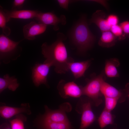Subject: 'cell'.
I'll list each match as a JSON object with an SVG mask.
<instances>
[{
	"label": "cell",
	"instance_id": "obj_18",
	"mask_svg": "<svg viewBox=\"0 0 129 129\" xmlns=\"http://www.w3.org/2000/svg\"><path fill=\"white\" fill-rule=\"evenodd\" d=\"M98 42L100 46L109 48L114 46L117 39V38L110 31L102 32Z\"/></svg>",
	"mask_w": 129,
	"mask_h": 129
},
{
	"label": "cell",
	"instance_id": "obj_8",
	"mask_svg": "<svg viewBox=\"0 0 129 129\" xmlns=\"http://www.w3.org/2000/svg\"><path fill=\"white\" fill-rule=\"evenodd\" d=\"M35 18L38 21L39 23L47 25H53V29L55 31L59 30V24L64 25L66 23V18L64 15H61L58 17L52 12H42L39 11Z\"/></svg>",
	"mask_w": 129,
	"mask_h": 129
},
{
	"label": "cell",
	"instance_id": "obj_29",
	"mask_svg": "<svg viewBox=\"0 0 129 129\" xmlns=\"http://www.w3.org/2000/svg\"><path fill=\"white\" fill-rule=\"evenodd\" d=\"M125 89L126 92L127 96L129 98V83H128L126 85Z\"/></svg>",
	"mask_w": 129,
	"mask_h": 129
},
{
	"label": "cell",
	"instance_id": "obj_6",
	"mask_svg": "<svg viewBox=\"0 0 129 129\" xmlns=\"http://www.w3.org/2000/svg\"><path fill=\"white\" fill-rule=\"evenodd\" d=\"M51 66L50 63L44 62L36 64L32 67L31 78L36 86L38 87L42 84L47 86V76Z\"/></svg>",
	"mask_w": 129,
	"mask_h": 129
},
{
	"label": "cell",
	"instance_id": "obj_25",
	"mask_svg": "<svg viewBox=\"0 0 129 129\" xmlns=\"http://www.w3.org/2000/svg\"><path fill=\"white\" fill-rule=\"evenodd\" d=\"M108 24L111 26L118 24L119 19L118 16L114 14H110L106 17Z\"/></svg>",
	"mask_w": 129,
	"mask_h": 129
},
{
	"label": "cell",
	"instance_id": "obj_9",
	"mask_svg": "<svg viewBox=\"0 0 129 129\" xmlns=\"http://www.w3.org/2000/svg\"><path fill=\"white\" fill-rule=\"evenodd\" d=\"M47 25L42 23L32 22L23 27V32L24 38L29 40H33L35 36L44 33Z\"/></svg>",
	"mask_w": 129,
	"mask_h": 129
},
{
	"label": "cell",
	"instance_id": "obj_10",
	"mask_svg": "<svg viewBox=\"0 0 129 129\" xmlns=\"http://www.w3.org/2000/svg\"><path fill=\"white\" fill-rule=\"evenodd\" d=\"M20 107H14L7 106H1L0 107V115L2 118L9 119L14 116L22 113L28 115L31 114L30 107L28 103L22 104Z\"/></svg>",
	"mask_w": 129,
	"mask_h": 129
},
{
	"label": "cell",
	"instance_id": "obj_7",
	"mask_svg": "<svg viewBox=\"0 0 129 129\" xmlns=\"http://www.w3.org/2000/svg\"><path fill=\"white\" fill-rule=\"evenodd\" d=\"M60 95L64 98L69 97L77 98L83 95L82 86H78L74 82H67L60 80L57 86Z\"/></svg>",
	"mask_w": 129,
	"mask_h": 129
},
{
	"label": "cell",
	"instance_id": "obj_14",
	"mask_svg": "<svg viewBox=\"0 0 129 129\" xmlns=\"http://www.w3.org/2000/svg\"><path fill=\"white\" fill-rule=\"evenodd\" d=\"M91 60L72 62L69 65V70L72 73L75 79H77L84 75L85 72L90 65Z\"/></svg>",
	"mask_w": 129,
	"mask_h": 129
},
{
	"label": "cell",
	"instance_id": "obj_24",
	"mask_svg": "<svg viewBox=\"0 0 129 129\" xmlns=\"http://www.w3.org/2000/svg\"><path fill=\"white\" fill-rule=\"evenodd\" d=\"M11 129H25L23 120L16 118L10 121Z\"/></svg>",
	"mask_w": 129,
	"mask_h": 129
},
{
	"label": "cell",
	"instance_id": "obj_17",
	"mask_svg": "<svg viewBox=\"0 0 129 129\" xmlns=\"http://www.w3.org/2000/svg\"><path fill=\"white\" fill-rule=\"evenodd\" d=\"M120 63L118 59L113 58L106 61L105 68V73L106 76L109 78L118 77L119 74L117 69Z\"/></svg>",
	"mask_w": 129,
	"mask_h": 129
},
{
	"label": "cell",
	"instance_id": "obj_12",
	"mask_svg": "<svg viewBox=\"0 0 129 129\" xmlns=\"http://www.w3.org/2000/svg\"><path fill=\"white\" fill-rule=\"evenodd\" d=\"M106 14L102 10L96 11L92 14L89 21V25L94 23L99 28L101 32L110 31L111 26L108 23Z\"/></svg>",
	"mask_w": 129,
	"mask_h": 129
},
{
	"label": "cell",
	"instance_id": "obj_28",
	"mask_svg": "<svg viewBox=\"0 0 129 129\" xmlns=\"http://www.w3.org/2000/svg\"><path fill=\"white\" fill-rule=\"evenodd\" d=\"M60 6L66 10H68L70 1L68 0H57Z\"/></svg>",
	"mask_w": 129,
	"mask_h": 129
},
{
	"label": "cell",
	"instance_id": "obj_26",
	"mask_svg": "<svg viewBox=\"0 0 129 129\" xmlns=\"http://www.w3.org/2000/svg\"><path fill=\"white\" fill-rule=\"evenodd\" d=\"M119 25L126 37L129 38V21H124L121 22Z\"/></svg>",
	"mask_w": 129,
	"mask_h": 129
},
{
	"label": "cell",
	"instance_id": "obj_27",
	"mask_svg": "<svg viewBox=\"0 0 129 129\" xmlns=\"http://www.w3.org/2000/svg\"><path fill=\"white\" fill-rule=\"evenodd\" d=\"M25 0H15L13 2L12 9L16 10L17 8H20L22 7L24 3Z\"/></svg>",
	"mask_w": 129,
	"mask_h": 129
},
{
	"label": "cell",
	"instance_id": "obj_16",
	"mask_svg": "<svg viewBox=\"0 0 129 129\" xmlns=\"http://www.w3.org/2000/svg\"><path fill=\"white\" fill-rule=\"evenodd\" d=\"M19 84L17 80L14 76L10 77L6 74L0 78V93L6 88L14 91L19 87Z\"/></svg>",
	"mask_w": 129,
	"mask_h": 129
},
{
	"label": "cell",
	"instance_id": "obj_15",
	"mask_svg": "<svg viewBox=\"0 0 129 129\" xmlns=\"http://www.w3.org/2000/svg\"><path fill=\"white\" fill-rule=\"evenodd\" d=\"M106 82L104 80L102 81L101 86V91L104 97L117 99L120 102L124 101L123 92Z\"/></svg>",
	"mask_w": 129,
	"mask_h": 129
},
{
	"label": "cell",
	"instance_id": "obj_19",
	"mask_svg": "<svg viewBox=\"0 0 129 129\" xmlns=\"http://www.w3.org/2000/svg\"><path fill=\"white\" fill-rule=\"evenodd\" d=\"M115 117L112 114L111 111L104 108L98 120L100 128L102 129L108 125L113 124Z\"/></svg>",
	"mask_w": 129,
	"mask_h": 129
},
{
	"label": "cell",
	"instance_id": "obj_11",
	"mask_svg": "<svg viewBox=\"0 0 129 129\" xmlns=\"http://www.w3.org/2000/svg\"><path fill=\"white\" fill-rule=\"evenodd\" d=\"M7 22L11 18L28 19L35 18L39 11L36 10H13L9 11L3 9Z\"/></svg>",
	"mask_w": 129,
	"mask_h": 129
},
{
	"label": "cell",
	"instance_id": "obj_13",
	"mask_svg": "<svg viewBox=\"0 0 129 129\" xmlns=\"http://www.w3.org/2000/svg\"><path fill=\"white\" fill-rule=\"evenodd\" d=\"M82 107V114L80 129H85L94 122L96 118L90 102L83 103Z\"/></svg>",
	"mask_w": 129,
	"mask_h": 129
},
{
	"label": "cell",
	"instance_id": "obj_23",
	"mask_svg": "<svg viewBox=\"0 0 129 129\" xmlns=\"http://www.w3.org/2000/svg\"><path fill=\"white\" fill-rule=\"evenodd\" d=\"M105 102V109L111 111L116 107L118 100L116 98L104 97Z\"/></svg>",
	"mask_w": 129,
	"mask_h": 129
},
{
	"label": "cell",
	"instance_id": "obj_22",
	"mask_svg": "<svg viewBox=\"0 0 129 129\" xmlns=\"http://www.w3.org/2000/svg\"><path fill=\"white\" fill-rule=\"evenodd\" d=\"M110 31L119 40H124L126 37L119 25L111 26Z\"/></svg>",
	"mask_w": 129,
	"mask_h": 129
},
{
	"label": "cell",
	"instance_id": "obj_1",
	"mask_svg": "<svg viewBox=\"0 0 129 129\" xmlns=\"http://www.w3.org/2000/svg\"><path fill=\"white\" fill-rule=\"evenodd\" d=\"M66 36L60 32L57 34L56 40L51 45L46 43L41 46L42 53L45 59L44 62L50 63L54 67V70L59 74H65L69 70V63L74 59L68 56L67 49L63 41Z\"/></svg>",
	"mask_w": 129,
	"mask_h": 129
},
{
	"label": "cell",
	"instance_id": "obj_20",
	"mask_svg": "<svg viewBox=\"0 0 129 129\" xmlns=\"http://www.w3.org/2000/svg\"><path fill=\"white\" fill-rule=\"evenodd\" d=\"M42 124L43 129H71L69 121L59 123L43 120Z\"/></svg>",
	"mask_w": 129,
	"mask_h": 129
},
{
	"label": "cell",
	"instance_id": "obj_21",
	"mask_svg": "<svg viewBox=\"0 0 129 129\" xmlns=\"http://www.w3.org/2000/svg\"><path fill=\"white\" fill-rule=\"evenodd\" d=\"M7 22L5 13L3 9L0 7V27L2 29L3 32L6 36L9 35L11 33L10 28L6 26Z\"/></svg>",
	"mask_w": 129,
	"mask_h": 129
},
{
	"label": "cell",
	"instance_id": "obj_3",
	"mask_svg": "<svg viewBox=\"0 0 129 129\" xmlns=\"http://www.w3.org/2000/svg\"><path fill=\"white\" fill-rule=\"evenodd\" d=\"M22 41L15 42L3 34L0 35V59L3 63L8 64L20 56L22 48L19 44Z\"/></svg>",
	"mask_w": 129,
	"mask_h": 129
},
{
	"label": "cell",
	"instance_id": "obj_2",
	"mask_svg": "<svg viewBox=\"0 0 129 129\" xmlns=\"http://www.w3.org/2000/svg\"><path fill=\"white\" fill-rule=\"evenodd\" d=\"M70 39L79 52L84 53L93 46L96 40L90 31L86 17L81 16L71 30Z\"/></svg>",
	"mask_w": 129,
	"mask_h": 129
},
{
	"label": "cell",
	"instance_id": "obj_30",
	"mask_svg": "<svg viewBox=\"0 0 129 129\" xmlns=\"http://www.w3.org/2000/svg\"><path fill=\"white\" fill-rule=\"evenodd\" d=\"M1 127L3 129H11L7 124L5 123L3 124L1 126Z\"/></svg>",
	"mask_w": 129,
	"mask_h": 129
},
{
	"label": "cell",
	"instance_id": "obj_5",
	"mask_svg": "<svg viewBox=\"0 0 129 129\" xmlns=\"http://www.w3.org/2000/svg\"><path fill=\"white\" fill-rule=\"evenodd\" d=\"M46 112L43 117V121L55 122H69L66 112L71 110V107L68 103H63L60 108L56 110H51L48 107L45 106Z\"/></svg>",
	"mask_w": 129,
	"mask_h": 129
},
{
	"label": "cell",
	"instance_id": "obj_4",
	"mask_svg": "<svg viewBox=\"0 0 129 129\" xmlns=\"http://www.w3.org/2000/svg\"><path fill=\"white\" fill-rule=\"evenodd\" d=\"M104 80L103 74L97 76L92 75L90 79L87 80L86 85L82 86L83 95L87 96L91 99L96 106L102 102L101 86Z\"/></svg>",
	"mask_w": 129,
	"mask_h": 129
}]
</instances>
